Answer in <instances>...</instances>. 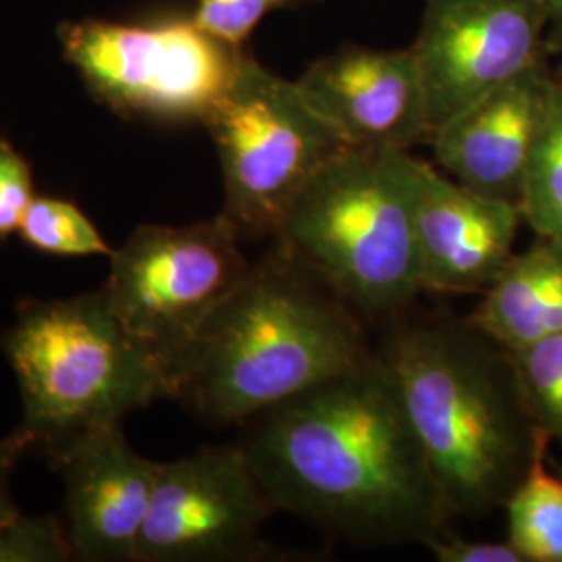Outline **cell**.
Masks as SVG:
<instances>
[{
	"mask_svg": "<svg viewBox=\"0 0 562 562\" xmlns=\"http://www.w3.org/2000/svg\"><path fill=\"white\" fill-rule=\"evenodd\" d=\"M367 357L340 299L276 246L250 262L183 352L173 398L211 425H244Z\"/></svg>",
	"mask_w": 562,
	"mask_h": 562,
	"instance_id": "cell-2",
	"label": "cell"
},
{
	"mask_svg": "<svg viewBox=\"0 0 562 562\" xmlns=\"http://www.w3.org/2000/svg\"><path fill=\"white\" fill-rule=\"evenodd\" d=\"M296 83L352 148L411 150L431 138L427 94L411 48L346 46L311 63Z\"/></svg>",
	"mask_w": 562,
	"mask_h": 562,
	"instance_id": "cell-11",
	"label": "cell"
},
{
	"mask_svg": "<svg viewBox=\"0 0 562 562\" xmlns=\"http://www.w3.org/2000/svg\"><path fill=\"white\" fill-rule=\"evenodd\" d=\"M557 80L538 60L434 134L436 161L452 180L519 204L527 161Z\"/></svg>",
	"mask_w": 562,
	"mask_h": 562,
	"instance_id": "cell-14",
	"label": "cell"
},
{
	"mask_svg": "<svg viewBox=\"0 0 562 562\" xmlns=\"http://www.w3.org/2000/svg\"><path fill=\"white\" fill-rule=\"evenodd\" d=\"M550 440L540 429L529 467L504 503L508 540L525 562H562V475L548 471Z\"/></svg>",
	"mask_w": 562,
	"mask_h": 562,
	"instance_id": "cell-16",
	"label": "cell"
},
{
	"mask_svg": "<svg viewBox=\"0 0 562 562\" xmlns=\"http://www.w3.org/2000/svg\"><path fill=\"white\" fill-rule=\"evenodd\" d=\"M546 0H425L411 46L431 134L462 109L542 60Z\"/></svg>",
	"mask_w": 562,
	"mask_h": 562,
	"instance_id": "cell-10",
	"label": "cell"
},
{
	"mask_svg": "<svg viewBox=\"0 0 562 562\" xmlns=\"http://www.w3.org/2000/svg\"><path fill=\"white\" fill-rule=\"evenodd\" d=\"M276 510L240 443L206 446L159 464L134 562L273 561L262 527Z\"/></svg>",
	"mask_w": 562,
	"mask_h": 562,
	"instance_id": "cell-9",
	"label": "cell"
},
{
	"mask_svg": "<svg viewBox=\"0 0 562 562\" xmlns=\"http://www.w3.org/2000/svg\"><path fill=\"white\" fill-rule=\"evenodd\" d=\"M506 355L531 422L562 442V331Z\"/></svg>",
	"mask_w": 562,
	"mask_h": 562,
	"instance_id": "cell-19",
	"label": "cell"
},
{
	"mask_svg": "<svg viewBox=\"0 0 562 562\" xmlns=\"http://www.w3.org/2000/svg\"><path fill=\"white\" fill-rule=\"evenodd\" d=\"M519 211L522 222H527L536 236L562 240V83L559 81L527 161Z\"/></svg>",
	"mask_w": 562,
	"mask_h": 562,
	"instance_id": "cell-17",
	"label": "cell"
},
{
	"mask_svg": "<svg viewBox=\"0 0 562 562\" xmlns=\"http://www.w3.org/2000/svg\"><path fill=\"white\" fill-rule=\"evenodd\" d=\"M159 464L130 446L121 425L88 434L53 462L76 561L134 562Z\"/></svg>",
	"mask_w": 562,
	"mask_h": 562,
	"instance_id": "cell-12",
	"label": "cell"
},
{
	"mask_svg": "<svg viewBox=\"0 0 562 562\" xmlns=\"http://www.w3.org/2000/svg\"><path fill=\"white\" fill-rule=\"evenodd\" d=\"M202 125L222 165L223 215L241 238H273L302 188L348 148L296 81L246 53Z\"/></svg>",
	"mask_w": 562,
	"mask_h": 562,
	"instance_id": "cell-6",
	"label": "cell"
},
{
	"mask_svg": "<svg viewBox=\"0 0 562 562\" xmlns=\"http://www.w3.org/2000/svg\"><path fill=\"white\" fill-rule=\"evenodd\" d=\"M304 2H317V0H292V4H304Z\"/></svg>",
	"mask_w": 562,
	"mask_h": 562,
	"instance_id": "cell-26",
	"label": "cell"
},
{
	"mask_svg": "<svg viewBox=\"0 0 562 562\" xmlns=\"http://www.w3.org/2000/svg\"><path fill=\"white\" fill-rule=\"evenodd\" d=\"M18 236L27 248L48 257L111 259L113 255L101 229L80 206L57 196H36L21 222Z\"/></svg>",
	"mask_w": 562,
	"mask_h": 562,
	"instance_id": "cell-18",
	"label": "cell"
},
{
	"mask_svg": "<svg viewBox=\"0 0 562 562\" xmlns=\"http://www.w3.org/2000/svg\"><path fill=\"white\" fill-rule=\"evenodd\" d=\"M559 83H562V63H561V69H559Z\"/></svg>",
	"mask_w": 562,
	"mask_h": 562,
	"instance_id": "cell-27",
	"label": "cell"
},
{
	"mask_svg": "<svg viewBox=\"0 0 562 562\" xmlns=\"http://www.w3.org/2000/svg\"><path fill=\"white\" fill-rule=\"evenodd\" d=\"M240 238L222 213L190 225H140L111 255L102 290L127 331L167 367L171 382L202 325L250 267Z\"/></svg>",
	"mask_w": 562,
	"mask_h": 562,
	"instance_id": "cell-8",
	"label": "cell"
},
{
	"mask_svg": "<svg viewBox=\"0 0 562 562\" xmlns=\"http://www.w3.org/2000/svg\"><path fill=\"white\" fill-rule=\"evenodd\" d=\"M74 559V548L65 522L55 515L25 517L0 527V562H67Z\"/></svg>",
	"mask_w": 562,
	"mask_h": 562,
	"instance_id": "cell-20",
	"label": "cell"
},
{
	"mask_svg": "<svg viewBox=\"0 0 562 562\" xmlns=\"http://www.w3.org/2000/svg\"><path fill=\"white\" fill-rule=\"evenodd\" d=\"M36 196L30 162L9 142L0 140V241L20 232L21 222Z\"/></svg>",
	"mask_w": 562,
	"mask_h": 562,
	"instance_id": "cell-22",
	"label": "cell"
},
{
	"mask_svg": "<svg viewBox=\"0 0 562 562\" xmlns=\"http://www.w3.org/2000/svg\"><path fill=\"white\" fill-rule=\"evenodd\" d=\"M450 515L503 506L540 438L513 364L473 323H408L383 348Z\"/></svg>",
	"mask_w": 562,
	"mask_h": 562,
	"instance_id": "cell-3",
	"label": "cell"
},
{
	"mask_svg": "<svg viewBox=\"0 0 562 562\" xmlns=\"http://www.w3.org/2000/svg\"><path fill=\"white\" fill-rule=\"evenodd\" d=\"M2 350L20 383L18 434L50 464L88 434L173 398L167 367L127 331L102 288L21 301Z\"/></svg>",
	"mask_w": 562,
	"mask_h": 562,
	"instance_id": "cell-4",
	"label": "cell"
},
{
	"mask_svg": "<svg viewBox=\"0 0 562 562\" xmlns=\"http://www.w3.org/2000/svg\"><path fill=\"white\" fill-rule=\"evenodd\" d=\"M63 55L97 101L121 117L159 123H204L240 65L232 48L192 18L60 25Z\"/></svg>",
	"mask_w": 562,
	"mask_h": 562,
	"instance_id": "cell-7",
	"label": "cell"
},
{
	"mask_svg": "<svg viewBox=\"0 0 562 562\" xmlns=\"http://www.w3.org/2000/svg\"><path fill=\"white\" fill-rule=\"evenodd\" d=\"M292 0H196L194 23L215 41L241 48L267 13Z\"/></svg>",
	"mask_w": 562,
	"mask_h": 562,
	"instance_id": "cell-21",
	"label": "cell"
},
{
	"mask_svg": "<svg viewBox=\"0 0 562 562\" xmlns=\"http://www.w3.org/2000/svg\"><path fill=\"white\" fill-rule=\"evenodd\" d=\"M278 510L361 543H425L452 517L382 357L244 423Z\"/></svg>",
	"mask_w": 562,
	"mask_h": 562,
	"instance_id": "cell-1",
	"label": "cell"
},
{
	"mask_svg": "<svg viewBox=\"0 0 562 562\" xmlns=\"http://www.w3.org/2000/svg\"><path fill=\"white\" fill-rule=\"evenodd\" d=\"M438 562H525L521 552L506 542H471L461 536L438 533L423 543Z\"/></svg>",
	"mask_w": 562,
	"mask_h": 562,
	"instance_id": "cell-23",
	"label": "cell"
},
{
	"mask_svg": "<svg viewBox=\"0 0 562 562\" xmlns=\"http://www.w3.org/2000/svg\"><path fill=\"white\" fill-rule=\"evenodd\" d=\"M25 452H30V448L18 434V429L11 436L0 440V527L20 515L18 504L11 498L9 485H11V473Z\"/></svg>",
	"mask_w": 562,
	"mask_h": 562,
	"instance_id": "cell-24",
	"label": "cell"
},
{
	"mask_svg": "<svg viewBox=\"0 0 562 562\" xmlns=\"http://www.w3.org/2000/svg\"><path fill=\"white\" fill-rule=\"evenodd\" d=\"M413 206L423 290L485 292L513 259L519 204L467 188L417 159Z\"/></svg>",
	"mask_w": 562,
	"mask_h": 562,
	"instance_id": "cell-13",
	"label": "cell"
},
{
	"mask_svg": "<svg viewBox=\"0 0 562 562\" xmlns=\"http://www.w3.org/2000/svg\"><path fill=\"white\" fill-rule=\"evenodd\" d=\"M546 4H548L550 21H554L557 25L562 27V0H546Z\"/></svg>",
	"mask_w": 562,
	"mask_h": 562,
	"instance_id": "cell-25",
	"label": "cell"
},
{
	"mask_svg": "<svg viewBox=\"0 0 562 562\" xmlns=\"http://www.w3.org/2000/svg\"><path fill=\"white\" fill-rule=\"evenodd\" d=\"M471 323L504 350L562 331V240L540 238L513 255L485 290Z\"/></svg>",
	"mask_w": 562,
	"mask_h": 562,
	"instance_id": "cell-15",
	"label": "cell"
},
{
	"mask_svg": "<svg viewBox=\"0 0 562 562\" xmlns=\"http://www.w3.org/2000/svg\"><path fill=\"white\" fill-rule=\"evenodd\" d=\"M559 473H561V475H562V464H561V467H559Z\"/></svg>",
	"mask_w": 562,
	"mask_h": 562,
	"instance_id": "cell-28",
	"label": "cell"
},
{
	"mask_svg": "<svg viewBox=\"0 0 562 562\" xmlns=\"http://www.w3.org/2000/svg\"><path fill=\"white\" fill-rule=\"evenodd\" d=\"M408 150L344 148L302 188L273 236L341 302L392 313L423 290Z\"/></svg>",
	"mask_w": 562,
	"mask_h": 562,
	"instance_id": "cell-5",
	"label": "cell"
}]
</instances>
